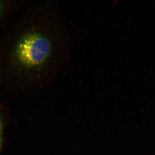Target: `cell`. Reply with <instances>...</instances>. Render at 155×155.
<instances>
[{"label":"cell","instance_id":"cell-3","mask_svg":"<svg viewBox=\"0 0 155 155\" xmlns=\"http://www.w3.org/2000/svg\"><path fill=\"white\" fill-rule=\"evenodd\" d=\"M3 6H4V4L1 1H0V15L2 11Z\"/></svg>","mask_w":155,"mask_h":155},{"label":"cell","instance_id":"cell-2","mask_svg":"<svg viewBox=\"0 0 155 155\" xmlns=\"http://www.w3.org/2000/svg\"><path fill=\"white\" fill-rule=\"evenodd\" d=\"M2 124L1 122H0V147H1V141H2Z\"/></svg>","mask_w":155,"mask_h":155},{"label":"cell","instance_id":"cell-1","mask_svg":"<svg viewBox=\"0 0 155 155\" xmlns=\"http://www.w3.org/2000/svg\"><path fill=\"white\" fill-rule=\"evenodd\" d=\"M11 51V66L20 75L52 78L69 59V38L60 14L54 10L38 27L19 34Z\"/></svg>","mask_w":155,"mask_h":155}]
</instances>
